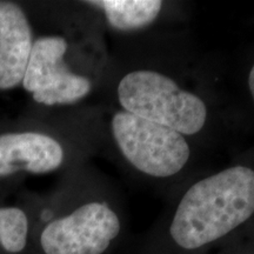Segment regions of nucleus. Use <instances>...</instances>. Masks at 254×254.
<instances>
[{"label": "nucleus", "mask_w": 254, "mask_h": 254, "mask_svg": "<svg viewBox=\"0 0 254 254\" xmlns=\"http://www.w3.org/2000/svg\"><path fill=\"white\" fill-rule=\"evenodd\" d=\"M68 50V40L60 34L41 36L33 41L21 85L34 100L73 91L90 80L88 75L69 67Z\"/></svg>", "instance_id": "nucleus-4"}, {"label": "nucleus", "mask_w": 254, "mask_h": 254, "mask_svg": "<svg viewBox=\"0 0 254 254\" xmlns=\"http://www.w3.org/2000/svg\"><path fill=\"white\" fill-rule=\"evenodd\" d=\"M68 151L58 136L40 131L0 134V178L18 172L47 174L66 164Z\"/></svg>", "instance_id": "nucleus-5"}, {"label": "nucleus", "mask_w": 254, "mask_h": 254, "mask_svg": "<svg viewBox=\"0 0 254 254\" xmlns=\"http://www.w3.org/2000/svg\"><path fill=\"white\" fill-rule=\"evenodd\" d=\"M106 128L123 167L167 196L198 173L202 148L182 133L118 109L112 110Z\"/></svg>", "instance_id": "nucleus-3"}, {"label": "nucleus", "mask_w": 254, "mask_h": 254, "mask_svg": "<svg viewBox=\"0 0 254 254\" xmlns=\"http://www.w3.org/2000/svg\"><path fill=\"white\" fill-rule=\"evenodd\" d=\"M85 4L100 12L111 31L129 38L142 36L163 24L172 14L173 5L163 0H97Z\"/></svg>", "instance_id": "nucleus-7"}, {"label": "nucleus", "mask_w": 254, "mask_h": 254, "mask_svg": "<svg viewBox=\"0 0 254 254\" xmlns=\"http://www.w3.org/2000/svg\"><path fill=\"white\" fill-rule=\"evenodd\" d=\"M213 254H244L243 247L240 246V244H238L237 241L228 244V245L221 247L218 251H215Z\"/></svg>", "instance_id": "nucleus-10"}, {"label": "nucleus", "mask_w": 254, "mask_h": 254, "mask_svg": "<svg viewBox=\"0 0 254 254\" xmlns=\"http://www.w3.org/2000/svg\"><path fill=\"white\" fill-rule=\"evenodd\" d=\"M168 57L123 56L109 75L113 109L182 133L200 147L220 139L224 116L213 86Z\"/></svg>", "instance_id": "nucleus-1"}, {"label": "nucleus", "mask_w": 254, "mask_h": 254, "mask_svg": "<svg viewBox=\"0 0 254 254\" xmlns=\"http://www.w3.org/2000/svg\"><path fill=\"white\" fill-rule=\"evenodd\" d=\"M244 88L247 101L254 107V60L246 68L245 77H244Z\"/></svg>", "instance_id": "nucleus-9"}, {"label": "nucleus", "mask_w": 254, "mask_h": 254, "mask_svg": "<svg viewBox=\"0 0 254 254\" xmlns=\"http://www.w3.org/2000/svg\"><path fill=\"white\" fill-rule=\"evenodd\" d=\"M32 218L18 206H0V254H31Z\"/></svg>", "instance_id": "nucleus-8"}, {"label": "nucleus", "mask_w": 254, "mask_h": 254, "mask_svg": "<svg viewBox=\"0 0 254 254\" xmlns=\"http://www.w3.org/2000/svg\"><path fill=\"white\" fill-rule=\"evenodd\" d=\"M125 202L112 189L44 209L32 222L31 254H116L125 245Z\"/></svg>", "instance_id": "nucleus-2"}, {"label": "nucleus", "mask_w": 254, "mask_h": 254, "mask_svg": "<svg viewBox=\"0 0 254 254\" xmlns=\"http://www.w3.org/2000/svg\"><path fill=\"white\" fill-rule=\"evenodd\" d=\"M27 15L13 1H0V90H12L23 82L33 46Z\"/></svg>", "instance_id": "nucleus-6"}]
</instances>
